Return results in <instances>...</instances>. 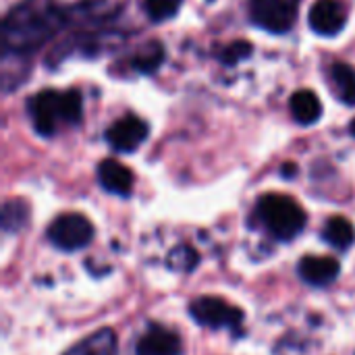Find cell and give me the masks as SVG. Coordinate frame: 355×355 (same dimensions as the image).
Listing matches in <instances>:
<instances>
[{"instance_id": "cell-1", "label": "cell", "mask_w": 355, "mask_h": 355, "mask_svg": "<svg viewBox=\"0 0 355 355\" xmlns=\"http://www.w3.org/2000/svg\"><path fill=\"white\" fill-rule=\"evenodd\" d=\"M73 10L56 6L52 0H25L17 4L2 23L4 54H27L44 46L64 27Z\"/></svg>"}, {"instance_id": "cell-2", "label": "cell", "mask_w": 355, "mask_h": 355, "mask_svg": "<svg viewBox=\"0 0 355 355\" xmlns=\"http://www.w3.org/2000/svg\"><path fill=\"white\" fill-rule=\"evenodd\" d=\"M35 131L42 137H52L60 123L79 125L83 119V100L77 89L56 92L44 89L27 102Z\"/></svg>"}, {"instance_id": "cell-3", "label": "cell", "mask_w": 355, "mask_h": 355, "mask_svg": "<svg viewBox=\"0 0 355 355\" xmlns=\"http://www.w3.org/2000/svg\"><path fill=\"white\" fill-rule=\"evenodd\" d=\"M256 214L264 229L281 241L295 239L306 227V212L304 208L289 196L281 193H266L256 204Z\"/></svg>"}, {"instance_id": "cell-4", "label": "cell", "mask_w": 355, "mask_h": 355, "mask_svg": "<svg viewBox=\"0 0 355 355\" xmlns=\"http://www.w3.org/2000/svg\"><path fill=\"white\" fill-rule=\"evenodd\" d=\"M50 243L62 252H77L92 243L94 239V227L92 223L75 212L58 216L46 231Z\"/></svg>"}, {"instance_id": "cell-5", "label": "cell", "mask_w": 355, "mask_h": 355, "mask_svg": "<svg viewBox=\"0 0 355 355\" xmlns=\"http://www.w3.org/2000/svg\"><path fill=\"white\" fill-rule=\"evenodd\" d=\"M300 0H250L252 21L270 31V33H287L297 19Z\"/></svg>"}, {"instance_id": "cell-6", "label": "cell", "mask_w": 355, "mask_h": 355, "mask_svg": "<svg viewBox=\"0 0 355 355\" xmlns=\"http://www.w3.org/2000/svg\"><path fill=\"white\" fill-rule=\"evenodd\" d=\"M189 314L200 327L208 329H239L243 322V312L237 306H231L229 302L212 295L193 300Z\"/></svg>"}, {"instance_id": "cell-7", "label": "cell", "mask_w": 355, "mask_h": 355, "mask_svg": "<svg viewBox=\"0 0 355 355\" xmlns=\"http://www.w3.org/2000/svg\"><path fill=\"white\" fill-rule=\"evenodd\" d=\"M148 133L150 129L146 121H141L135 114H127L106 129V141L110 144L112 150L129 154V152H135L146 141Z\"/></svg>"}, {"instance_id": "cell-8", "label": "cell", "mask_w": 355, "mask_h": 355, "mask_svg": "<svg viewBox=\"0 0 355 355\" xmlns=\"http://www.w3.org/2000/svg\"><path fill=\"white\" fill-rule=\"evenodd\" d=\"M308 23L318 35H337L347 23V8L341 0H316L310 8Z\"/></svg>"}, {"instance_id": "cell-9", "label": "cell", "mask_w": 355, "mask_h": 355, "mask_svg": "<svg viewBox=\"0 0 355 355\" xmlns=\"http://www.w3.org/2000/svg\"><path fill=\"white\" fill-rule=\"evenodd\" d=\"M300 277L312 287H327L337 281L341 264L333 256H304L297 264Z\"/></svg>"}, {"instance_id": "cell-10", "label": "cell", "mask_w": 355, "mask_h": 355, "mask_svg": "<svg viewBox=\"0 0 355 355\" xmlns=\"http://www.w3.org/2000/svg\"><path fill=\"white\" fill-rule=\"evenodd\" d=\"M181 354V339L160 327V324H150L148 331L141 335V339L135 345V355H179Z\"/></svg>"}, {"instance_id": "cell-11", "label": "cell", "mask_w": 355, "mask_h": 355, "mask_svg": "<svg viewBox=\"0 0 355 355\" xmlns=\"http://www.w3.org/2000/svg\"><path fill=\"white\" fill-rule=\"evenodd\" d=\"M98 181L108 193H114L121 198H127L133 191V173L125 164H121L119 160H112V158H106L100 162Z\"/></svg>"}, {"instance_id": "cell-12", "label": "cell", "mask_w": 355, "mask_h": 355, "mask_svg": "<svg viewBox=\"0 0 355 355\" xmlns=\"http://www.w3.org/2000/svg\"><path fill=\"white\" fill-rule=\"evenodd\" d=\"M291 114L300 125H314L322 114L320 98L312 89H300L291 96L289 102Z\"/></svg>"}, {"instance_id": "cell-13", "label": "cell", "mask_w": 355, "mask_h": 355, "mask_svg": "<svg viewBox=\"0 0 355 355\" xmlns=\"http://www.w3.org/2000/svg\"><path fill=\"white\" fill-rule=\"evenodd\" d=\"M116 335L110 329H102L73 345L64 355H116Z\"/></svg>"}, {"instance_id": "cell-14", "label": "cell", "mask_w": 355, "mask_h": 355, "mask_svg": "<svg viewBox=\"0 0 355 355\" xmlns=\"http://www.w3.org/2000/svg\"><path fill=\"white\" fill-rule=\"evenodd\" d=\"M322 239L333 245L339 252L349 250L355 243V227L354 223L345 216H333L327 220L322 229Z\"/></svg>"}, {"instance_id": "cell-15", "label": "cell", "mask_w": 355, "mask_h": 355, "mask_svg": "<svg viewBox=\"0 0 355 355\" xmlns=\"http://www.w3.org/2000/svg\"><path fill=\"white\" fill-rule=\"evenodd\" d=\"M162 60H164V48L158 40H154V42L144 44L131 62H133V69H137L139 73H154L162 64Z\"/></svg>"}, {"instance_id": "cell-16", "label": "cell", "mask_w": 355, "mask_h": 355, "mask_svg": "<svg viewBox=\"0 0 355 355\" xmlns=\"http://www.w3.org/2000/svg\"><path fill=\"white\" fill-rule=\"evenodd\" d=\"M29 220V206L23 200H8L2 206V229L6 233L21 231Z\"/></svg>"}, {"instance_id": "cell-17", "label": "cell", "mask_w": 355, "mask_h": 355, "mask_svg": "<svg viewBox=\"0 0 355 355\" xmlns=\"http://www.w3.org/2000/svg\"><path fill=\"white\" fill-rule=\"evenodd\" d=\"M333 81H335V87L339 92V98L349 104L355 106V71L345 64V62H337L333 67Z\"/></svg>"}, {"instance_id": "cell-18", "label": "cell", "mask_w": 355, "mask_h": 355, "mask_svg": "<svg viewBox=\"0 0 355 355\" xmlns=\"http://www.w3.org/2000/svg\"><path fill=\"white\" fill-rule=\"evenodd\" d=\"M200 262V256L189 245H177L166 256V266L175 272H191Z\"/></svg>"}, {"instance_id": "cell-19", "label": "cell", "mask_w": 355, "mask_h": 355, "mask_svg": "<svg viewBox=\"0 0 355 355\" xmlns=\"http://www.w3.org/2000/svg\"><path fill=\"white\" fill-rule=\"evenodd\" d=\"M181 4H183V0H144L146 15H148L154 23L173 19V17L179 12Z\"/></svg>"}, {"instance_id": "cell-20", "label": "cell", "mask_w": 355, "mask_h": 355, "mask_svg": "<svg viewBox=\"0 0 355 355\" xmlns=\"http://www.w3.org/2000/svg\"><path fill=\"white\" fill-rule=\"evenodd\" d=\"M252 52H254L252 42H248V40H237V42L229 44V46L220 52V60H223L225 64H237L239 60L252 56Z\"/></svg>"}, {"instance_id": "cell-21", "label": "cell", "mask_w": 355, "mask_h": 355, "mask_svg": "<svg viewBox=\"0 0 355 355\" xmlns=\"http://www.w3.org/2000/svg\"><path fill=\"white\" fill-rule=\"evenodd\" d=\"M297 173H300V168H297L295 162H285V164L281 166V177H283V179H293Z\"/></svg>"}, {"instance_id": "cell-22", "label": "cell", "mask_w": 355, "mask_h": 355, "mask_svg": "<svg viewBox=\"0 0 355 355\" xmlns=\"http://www.w3.org/2000/svg\"><path fill=\"white\" fill-rule=\"evenodd\" d=\"M349 131H352V135H354V137H355V119H354V121H352V125H349Z\"/></svg>"}]
</instances>
